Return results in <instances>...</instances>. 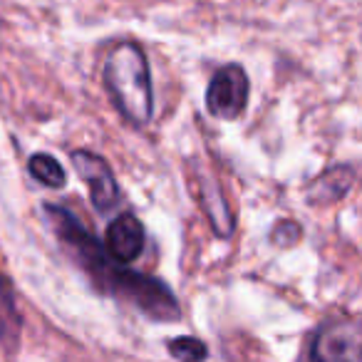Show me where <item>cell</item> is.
I'll list each match as a JSON object with an SVG mask.
<instances>
[{"label": "cell", "mask_w": 362, "mask_h": 362, "mask_svg": "<svg viewBox=\"0 0 362 362\" xmlns=\"http://www.w3.org/2000/svg\"><path fill=\"white\" fill-rule=\"evenodd\" d=\"M45 216L50 218L60 241L70 248L72 256L90 273L92 283L102 293H110V296H117L119 300L129 303L139 313L149 315L151 320H179L181 308L176 303L174 293L169 291V286H164L156 278L144 276L139 271H132V268H127V263H119L117 258H112L110 251L87 228H82V223L67 209L47 204Z\"/></svg>", "instance_id": "cell-1"}, {"label": "cell", "mask_w": 362, "mask_h": 362, "mask_svg": "<svg viewBox=\"0 0 362 362\" xmlns=\"http://www.w3.org/2000/svg\"><path fill=\"white\" fill-rule=\"evenodd\" d=\"M105 87L127 122L144 127L154 112L149 62L134 42H117L105 57Z\"/></svg>", "instance_id": "cell-2"}, {"label": "cell", "mask_w": 362, "mask_h": 362, "mask_svg": "<svg viewBox=\"0 0 362 362\" xmlns=\"http://www.w3.org/2000/svg\"><path fill=\"white\" fill-rule=\"evenodd\" d=\"M248 102V75L241 65H226L214 75L206 90V110L211 117L233 122L243 115Z\"/></svg>", "instance_id": "cell-3"}, {"label": "cell", "mask_w": 362, "mask_h": 362, "mask_svg": "<svg viewBox=\"0 0 362 362\" xmlns=\"http://www.w3.org/2000/svg\"><path fill=\"white\" fill-rule=\"evenodd\" d=\"M362 325L355 317L332 320L315 335L310 350L313 362H360Z\"/></svg>", "instance_id": "cell-4"}, {"label": "cell", "mask_w": 362, "mask_h": 362, "mask_svg": "<svg viewBox=\"0 0 362 362\" xmlns=\"http://www.w3.org/2000/svg\"><path fill=\"white\" fill-rule=\"evenodd\" d=\"M70 159H72L75 171L80 174V179L85 181L87 189H90L92 206H95L100 214L112 211V209L117 206V202H119V187H117L112 166L107 164L100 154L87 151V149L72 151Z\"/></svg>", "instance_id": "cell-5"}, {"label": "cell", "mask_w": 362, "mask_h": 362, "mask_svg": "<svg viewBox=\"0 0 362 362\" xmlns=\"http://www.w3.org/2000/svg\"><path fill=\"white\" fill-rule=\"evenodd\" d=\"M105 248L119 263H132L144 248V226L134 214H119L107 228Z\"/></svg>", "instance_id": "cell-6"}, {"label": "cell", "mask_w": 362, "mask_h": 362, "mask_svg": "<svg viewBox=\"0 0 362 362\" xmlns=\"http://www.w3.org/2000/svg\"><path fill=\"white\" fill-rule=\"evenodd\" d=\"M352 181H355V169L352 166H332L308 187V199H310V204L340 202L352 189Z\"/></svg>", "instance_id": "cell-7"}, {"label": "cell", "mask_w": 362, "mask_h": 362, "mask_svg": "<svg viewBox=\"0 0 362 362\" xmlns=\"http://www.w3.org/2000/svg\"><path fill=\"white\" fill-rule=\"evenodd\" d=\"M202 199H204V211H206L209 221H211L216 236L228 238L233 233V218L228 211L226 202H223L221 189L214 184V181H202Z\"/></svg>", "instance_id": "cell-8"}, {"label": "cell", "mask_w": 362, "mask_h": 362, "mask_svg": "<svg viewBox=\"0 0 362 362\" xmlns=\"http://www.w3.org/2000/svg\"><path fill=\"white\" fill-rule=\"evenodd\" d=\"M28 171L35 181H40L42 187L50 189H60L65 187V169L60 166V161L50 154H33L30 161H28Z\"/></svg>", "instance_id": "cell-9"}, {"label": "cell", "mask_w": 362, "mask_h": 362, "mask_svg": "<svg viewBox=\"0 0 362 362\" xmlns=\"http://www.w3.org/2000/svg\"><path fill=\"white\" fill-rule=\"evenodd\" d=\"M169 352L179 362H204L209 355L206 345L197 337H174L169 342Z\"/></svg>", "instance_id": "cell-10"}]
</instances>
